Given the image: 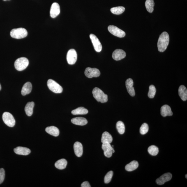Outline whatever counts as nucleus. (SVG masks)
<instances>
[{
	"label": "nucleus",
	"mask_w": 187,
	"mask_h": 187,
	"mask_svg": "<svg viewBox=\"0 0 187 187\" xmlns=\"http://www.w3.org/2000/svg\"><path fill=\"white\" fill-rule=\"evenodd\" d=\"M149 130V126L146 123H144L141 126L140 129V133L142 135H145Z\"/></svg>",
	"instance_id": "473e14b6"
},
{
	"label": "nucleus",
	"mask_w": 187,
	"mask_h": 187,
	"mask_svg": "<svg viewBox=\"0 0 187 187\" xmlns=\"http://www.w3.org/2000/svg\"><path fill=\"white\" fill-rule=\"evenodd\" d=\"M45 131L47 133L54 137H57L59 135V129L55 126L47 127L45 129Z\"/></svg>",
	"instance_id": "412c9836"
},
{
	"label": "nucleus",
	"mask_w": 187,
	"mask_h": 187,
	"mask_svg": "<svg viewBox=\"0 0 187 187\" xmlns=\"http://www.w3.org/2000/svg\"><path fill=\"white\" fill-rule=\"evenodd\" d=\"M155 3L153 0H146L145 6L147 11L150 13H152L153 11V7Z\"/></svg>",
	"instance_id": "cd10ccee"
},
{
	"label": "nucleus",
	"mask_w": 187,
	"mask_h": 187,
	"mask_svg": "<svg viewBox=\"0 0 187 187\" xmlns=\"http://www.w3.org/2000/svg\"><path fill=\"white\" fill-rule=\"evenodd\" d=\"M113 173V171H110L107 173L104 177V182L106 184H108L111 180Z\"/></svg>",
	"instance_id": "72a5a7b5"
},
{
	"label": "nucleus",
	"mask_w": 187,
	"mask_h": 187,
	"mask_svg": "<svg viewBox=\"0 0 187 187\" xmlns=\"http://www.w3.org/2000/svg\"><path fill=\"white\" fill-rule=\"evenodd\" d=\"M5 172L4 169L1 168L0 169V184L3 182L5 179Z\"/></svg>",
	"instance_id": "f704fd0d"
},
{
	"label": "nucleus",
	"mask_w": 187,
	"mask_h": 187,
	"mask_svg": "<svg viewBox=\"0 0 187 187\" xmlns=\"http://www.w3.org/2000/svg\"><path fill=\"white\" fill-rule=\"evenodd\" d=\"M29 64V61L27 58L21 57L15 61L14 66L16 69L19 71H22L27 67Z\"/></svg>",
	"instance_id": "20e7f679"
},
{
	"label": "nucleus",
	"mask_w": 187,
	"mask_h": 187,
	"mask_svg": "<svg viewBox=\"0 0 187 187\" xmlns=\"http://www.w3.org/2000/svg\"><path fill=\"white\" fill-rule=\"evenodd\" d=\"M81 186L82 187H91V186L88 182L85 181L82 183Z\"/></svg>",
	"instance_id": "c9c22d12"
},
{
	"label": "nucleus",
	"mask_w": 187,
	"mask_h": 187,
	"mask_svg": "<svg viewBox=\"0 0 187 187\" xmlns=\"http://www.w3.org/2000/svg\"><path fill=\"white\" fill-rule=\"evenodd\" d=\"M172 175L170 173H168L164 174L156 180L157 184L159 185H163L167 182L170 180L172 179Z\"/></svg>",
	"instance_id": "ddd939ff"
},
{
	"label": "nucleus",
	"mask_w": 187,
	"mask_h": 187,
	"mask_svg": "<svg viewBox=\"0 0 187 187\" xmlns=\"http://www.w3.org/2000/svg\"><path fill=\"white\" fill-rule=\"evenodd\" d=\"M74 151L77 157H80L83 153V147L82 144L79 142H76L74 145Z\"/></svg>",
	"instance_id": "dca6fc26"
},
{
	"label": "nucleus",
	"mask_w": 187,
	"mask_h": 187,
	"mask_svg": "<svg viewBox=\"0 0 187 187\" xmlns=\"http://www.w3.org/2000/svg\"><path fill=\"white\" fill-rule=\"evenodd\" d=\"M88 110L84 107H79L72 111V114L74 115H85L88 113Z\"/></svg>",
	"instance_id": "bb28decb"
},
{
	"label": "nucleus",
	"mask_w": 187,
	"mask_h": 187,
	"mask_svg": "<svg viewBox=\"0 0 187 187\" xmlns=\"http://www.w3.org/2000/svg\"><path fill=\"white\" fill-rule=\"evenodd\" d=\"M187 174H186V179H187Z\"/></svg>",
	"instance_id": "4c0bfd02"
},
{
	"label": "nucleus",
	"mask_w": 187,
	"mask_h": 187,
	"mask_svg": "<svg viewBox=\"0 0 187 187\" xmlns=\"http://www.w3.org/2000/svg\"><path fill=\"white\" fill-rule=\"evenodd\" d=\"M10 35L13 38H23L27 36L28 32L24 28H17L12 30L10 32Z\"/></svg>",
	"instance_id": "7ed1b4c3"
},
{
	"label": "nucleus",
	"mask_w": 187,
	"mask_h": 187,
	"mask_svg": "<svg viewBox=\"0 0 187 187\" xmlns=\"http://www.w3.org/2000/svg\"><path fill=\"white\" fill-rule=\"evenodd\" d=\"M71 122L74 124L82 126L86 125L88 123L87 120L85 118L82 117L73 118L72 119Z\"/></svg>",
	"instance_id": "6ab92c4d"
},
{
	"label": "nucleus",
	"mask_w": 187,
	"mask_h": 187,
	"mask_svg": "<svg viewBox=\"0 0 187 187\" xmlns=\"http://www.w3.org/2000/svg\"><path fill=\"white\" fill-rule=\"evenodd\" d=\"M34 106V102H29L26 104L25 111L26 115L28 116H31L32 115L33 113V109Z\"/></svg>",
	"instance_id": "5701e85b"
},
{
	"label": "nucleus",
	"mask_w": 187,
	"mask_h": 187,
	"mask_svg": "<svg viewBox=\"0 0 187 187\" xmlns=\"http://www.w3.org/2000/svg\"><path fill=\"white\" fill-rule=\"evenodd\" d=\"M113 138L112 135L109 132H105L102 134L101 138V142L102 143H108L111 144Z\"/></svg>",
	"instance_id": "b1692460"
},
{
	"label": "nucleus",
	"mask_w": 187,
	"mask_h": 187,
	"mask_svg": "<svg viewBox=\"0 0 187 187\" xmlns=\"http://www.w3.org/2000/svg\"><path fill=\"white\" fill-rule=\"evenodd\" d=\"M102 147L104 152V155L107 158L111 157L112 156V153H114V150L110 144L103 143Z\"/></svg>",
	"instance_id": "9b49d317"
},
{
	"label": "nucleus",
	"mask_w": 187,
	"mask_h": 187,
	"mask_svg": "<svg viewBox=\"0 0 187 187\" xmlns=\"http://www.w3.org/2000/svg\"><path fill=\"white\" fill-rule=\"evenodd\" d=\"M67 162L65 159H62L56 162L55 164L56 168L59 169H63L66 168Z\"/></svg>",
	"instance_id": "a878e982"
},
{
	"label": "nucleus",
	"mask_w": 187,
	"mask_h": 187,
	"mask_svg": "<svg viewBox=\"0 0 187 187\" xmlns=\"http://www.w3.org/2000/svg\"><path fill=\"white\" fill-rule=\"evenodd\" d=\"M14 151L15 153L19 155H28L31 153V151L27 148L18 147L14 149Z\"/></svg>",
	"instance_id": "f3484780"
},
{
	"label": "nucleus",
	"mask_w": 187,
	"mask_h": 187,
	"mask_svg": "<svg viewBox=\"0 0 187 187\" xmlns=\"http://www.w3.org/2000/svg\"><path fill=\"white\" fill-rule=\"evenodd\" d=\"M3 1H7V0H3Z\"/></svg>",
	"instance_id": "58836bf2"
},
{
	"label": "nucleus",
	"mask_w": 187,
	"mask_h": 187,
	"mask_svg": "<svg viewBox=\"0 0 187 187\" xmlns=\"http://www.w3.org/2000/svg\"><path fill=\"white\" fill-rule=\"evenodd\" d=\"M92 94L94 98L98 102L104 103H106L108 100L107 95L98 87H95L93 89Z\"/></svg>",
	"instance_id": "f03ea898"
},
{
	"label": "nucleus",
	"mask_w": 187,
	"mask_h": 187,
	"mask_svg": "<svg viewBox=\"0 0 187 187\" xmlns=\"http://www.w3.org/2000/svg\"><path fill=\"white\" fill-rule=\"evenodd\" d=\"M32 86L31 83L28 82L25 84L22 87L21 93L23 96L29 94L32 90Z\"/></svg>",
	"instance_id": "aec40b11"
},
{
	"label": "nucleus",
	"mask_w": 187,
	"mask_h": 187,
	"mask_svg": "<svg viewBox=\"0 0 187 187\" xmlns=\"http://www.w3.org/2000/svg\"><path fill=\"white\" fill-rule=\"evenodd\" d=\"M169 41V34L166 32H164L160 35L159 38L157 47L158 50L160 52H163L166 50Z\"/></svg>",
	"instance_id": "f257e3e1"
},
{
	"label": "nucleus",
	"mask_w": 187,
	"mask_h": 187,
	"mask_svg": "<svg viewBox=\"0 0 187 187\" xmlns=\"http://www.w3.org/2000/svg\"><path fill=\"white\" fill-rule=\"evenodd\" d=\"M108 30L110 33L114 36L122 38L126 36V33L116 26L114 25H110L108 26Z\"/></svg>",
	"instance_id": "0eeeda50"
},
{
	"label": "nucleus",
	"mask_w": 187,
	"mask_h": 187,
	"mask_svg": "<svg viewBox=\"0 0 187 187\" xmlns=\"http://www.w3.org/2000/svg\"><path fill=\"white\" fill-rule=\"evenodd\" d=\"M160 113L163 117L173 115V112L170 107L168 105H165L163 106L160 109Z\"/></svg>",
	"instance_id": "a211bd4d"
},
{
	"label": "nucleus",
	"mask_w": 187,
	"mask_h": 187,
	"mask_svg": "<svg viewBox=\"0 0 187 187\" xmlns=\"http://www.w3.org/2000/svg\"><path fill=\"white\" fill-rule=\"evenodd\" d=\"M125 10L124 7L119 6L111 8V11L113 14L116 15H120L123 13Z\"/></svg>",
	"instance_id": "c85d7f7f"
},
{
	"label": "nucleus",
	"mask_w": 187,
	"mask_h": 187,
	"mask_svg": "<svg viewBox=\"0 0 187 187\" xmlns=\"http://www.w3.org/2000/svg\"><path fill=\"white\" fill-rule=\"evenodd\" d=\"M60 13V7L58 3H53L51 7L50 15L52 18H55Z\"/></svg>",
	"instance_id": "f8f14e48"
},
{
	"label": "nucleus",
	"mask_w": 187,
	"mask_h": 187,
	"mask_svg": "<svg viewBox=\"0 0 187 187\" xmlns=\"http://www.w3.org/2000/svg\"><path fill=\"white\" fill-rule=\"evenodd\" d=\"M116 129L120 134H123L124 133L125 127L124 123L122 122L119 121L118 122L116 125Z\"/></svg>",
	"instance_id": "c756f323"
},
{
	"label": "nucleus",
	"mask_w": 187,
	"mask_h": 187,
	"mask_svg": "<svg viewBox=\"0 0 187 187\" xmlns=\"http://www.w3.org/2000/svg\"><path fill=\"white\" fill-rule=\"evenodd\" d=\"M178 92L181 99L183 101H186L187 99V90L186 87L183 85L180 86Z\"/></svg>",
	"instance_id": "4be33fe9"
},
{
	"label": "nucleus",
	"mask_w": 187,
	"mask_h": 187,
	"mask_svg": "<svg viewBox=\"0 0 187 187\" xmlns=\"http://www.w3.org/2000/svg\"><path fill=\"white\" fill-rule=\"evenodd\" d=\"M77 54L76 52L74 49L68 51L67 55V60L68 64H74L77 61Z\"/></svg>",
	"instance_id": "6e6552de"
},
{
	"label": "nucleus",
	"mask_w": 187,
	"mask_h": 187,
	"mask_svg": "<svg viewBox=\"0 0 187 187\" xmlns=\"http://www.w3.org/2000/svg\"><path fill=\"white\" fill-rule=\"evenodd\" d=\"M85 74L86 77L89 78H92L99 76L100 73V70L96 68L87 67L86 69Z\"/></svg>",
	"instance_id": "1a4fd4ad"
},
{
	"label": "nucleus",
	"mask_w": 187,
	"mask_h": 187,
	"mask_svg": "<svg viewBox=\"0 0 187 187\" xmlns=\"http://www.w3.org/2000/svg\"><path fill=\"white\" fill-rule=\"evenodd\" d=\"M1 84H0V91L1 90Z\"/></svg>",
	"instance_id": "e433bc0d"
},
{
	"label": "nucleus",
	"mask_w": 187,
	"mask_h": 187,
	"mask_svg": "<svg viewBox=\"0 0 187 187\" xmlns=\"http://www.w3.org/2000/svg\"><path fill=\"white\" fill-rule=\"evenodd\" d=\"M149 154L152 156H156L158 154L159 152V149L156 146L152 145L148 148V149Z\"/></svg>",
	"instance_id": "7c9ffc66"
},
{
	"label": "nucleus",
	"mask_w": 187,
	"mask_h": 187,
	"mask_svg": "<svg viewBox=\"0 0 187 187\" xmlns=\"http://www.w3.org/2000/svg\"><path fill=\"white\" fill-rule=\"evenodd\" d=\"M3 121L7 126L13 127L15 124V120L13 116L10 113L5 112L2 116Z\"/></svg>",
	"instance_id": "423d86ee"
},
{
	"label": "nucleus",
	"mask_w": 187,
	"mask_h": 187,
	"mask_svg": "<svg viewBox=\"0 0 187 187\" xmlns=\"http://www.w3.org/2000/svg\"><path fill=\"white\" fill-rule=\"evenodd\" d=\"M47 85L49 89L54 93H61L63 92L62 87L52 79H49L47 82Z\"/></svg>",
	"instance_id": "39448f33"
},
{
	"label": "nucleus",
	"mask_w": 187,
	"mask_h": 187,
	"mask_svg": "<svg viewBox=\"0 0 187 187\" xmlns=\"http://www.w3.org/2000/svg\"><path fill=\"white\" fill-rule=\"evenodd\" d=\"M139 166L138 162L135 160L132 161L128 164L125 167L126 171L128 172H131V171L135 170L138 168Z\"/></svg>",
	"instance_id": "393cba45"
},
{
	"label": "nucleus",
	"mask_w": 187,
	"mask_h": 187,
	"mask_svg": "<svg viewBox=\"0 0 187 187\" xmlns=\"http://www.w3.org/2000/svg\"><path fill=\"white\" fill-rule=\"evenodd\" d=\"M156 89L155 86L153 85L150 86L149 87V91L148 93V96L151 98H154L156 94Z\"/></svg>",
	"instance_id": "2f4dec72"
},
{
	"label": "nucleus",
	"mask_w": 187,
	"mask_h": 187,
	"mask_svg": "<svg viewBox=\"0 0 187 187\" xmlns=\"http://www.w3.org/2000/svg\"><path fill=\"white\" fill-rule=\"evenodd\" d=\"M126 53L121 49H116L113 53L112 58L116 61L120 60L126 57Z\"/></svg>",
	"instance_id": "4468645a"
},
{
	"label": "nucleus",
	"mask_w": 187,
	"mask_h": 187,
	"mask_svg": "<svg viewBox=\"0 0 187 187\" xmlns=\"http://www.w3.org/2000/svg\"><path fill=\"white\" fill-rule=\"evenodd\" d=\"M126 87L128 92L132 96H134L135 95V89L133 87V82L131 78L127 79L126 82Z\"/></svg>",
	"instance_id": "2eb2a0df"
},
{
	"label": "nucleus",
	"mask_w": 187,
	"mask_h": 187,
	"mask_svg": "<svg viewBox=\"0 0 187 187\" xmlns=\"http://www.w3.org/2000/svg\"><path fill=\"white\" fill-rule=\"evenodd\" d=\"M90 38H91L95 50L97 52H101L102 48V45L98 38L94 34H92L90 35Z\"/></svg>",
	"instance_id": "9d476101"
}]
</instances>
